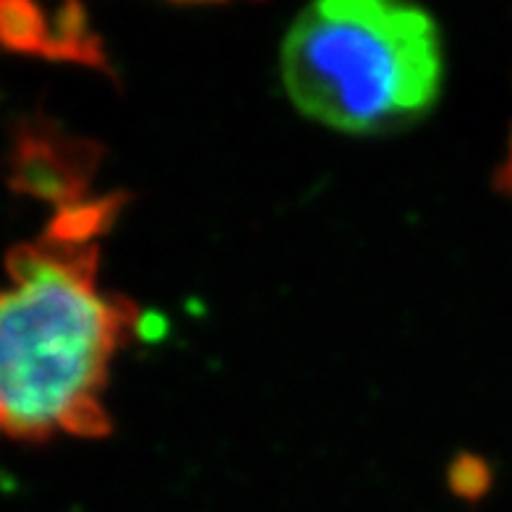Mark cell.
<instances>
[{
    "label": "cell",
    "mask_w": 512,
    "mask_h": 512,
    "mask_svg": "<svg viewBox=\"0 0 512 512\" xmlns=\"http://www.w3.org/2000/svg\"><path fill=\"white\" fill-rule=\"evenodd\" d=\"M113 212L66 207L37 241L8 254L0 288V437L110 432V366L136 309L100 285L95 236Z\"/></svg>",
    "instance_id": "1"
},
{
    "label": "cell",
    "mask_w": 512,
    "mask_h": 512,
    "mask_svg": "<svg viewBox=\"0 0 512 512\" xmlns=\"http://www.w3.org/2000/svg\"><path fill=\"white\" fill-rule=\"evenodd\" d=\"M502 181H505V189L510 191V194H512V155H510V162H507V168H505V178H502Z\"/></svg>",
    "instance_id": "4"
},
{
    "label": "cell",
    "mask_w": 512,
    "mask_h": 512,
    "mask_svg": "<svg viewBox=\"0 0 512 512\" xmlns=\"http://www.w3.org/2000/svg\"><path fill=\"white\" fill-rule=\"evenodd\" d=\"M285 92L306 118L374 136L424 118L442 89L437 21L382 0H322L293 21L280 50Z\"/></svg>",
    "instance_id": "2"
},
{
    "label": "cell",
    "mask_w": 512,
    "mask_h": 512,
    "mask_svg": "<svg viewBox=\"0 0 512 512\" xmlns=\"http://www.w3.org/2000/svg\"><path fill=\"white\" fill-rule=\"evenodd\" d=\"M0 42L14 50L66 58L79 63H100V42L89 32L81 8L66 6L50 19L29 3H0Z\"/></svg>",
    "instance_id": "3"
}]
</instances>
